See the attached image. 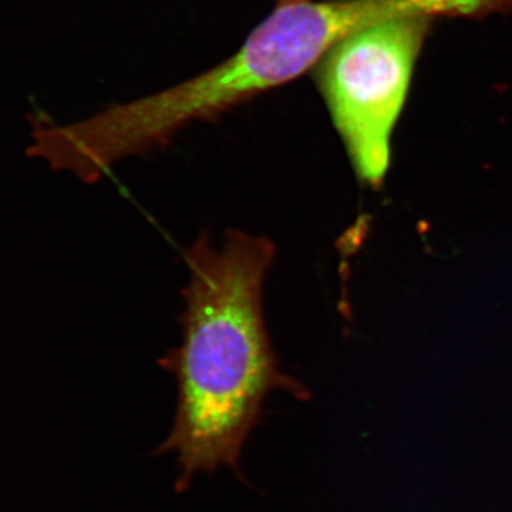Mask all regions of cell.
Segmentation results:
<instances>
[{"instance_id": "6da1fadb", "label": "cell", "mask_w": 512, "mask_h": 512, "mask_svg": "<svg viewBox=\"0 0 512 512\" xmlns=\"http://www.w3.org/2000/svg\"><path fill=\"white\" fill-rule=\"evenodd\" d=\"M275 255L271 239L239 229L218 245L204 232L185 249L181 342L160 362L177 380V412L156 451L177 457L178 491L224 467L244 480L242 450L269 394L308 397L282 370L266 328L265 279Z\"/></svg>"}, {"instance_id": "7a4b0ae2", "label": "cell", "mask_w": 512, "mask_h": 512, "mask_svg": "<svg viewBox=\"0 0 512 512\" xmlns=\"http://www.w3.org/2000/svg\"><path fill=\"white\" fill-rule=\"evenodd\" d=\"M352 32L346 0L276 5L235 55L194 79L77 123H35L29 154L52 170L97 183L120 161L170 146L192 123L220 119L315 69Z\"/></svg>"}, {"instance_id": "3957f363", "label": "cell", "mask_w": 512, "mask_h": 512, "mask_svg": "<svg viewBox=\"0 0 512 512\" xmlns=\"http://www.w3.org/2000/svg\"><path fill=\"white\" fill-rule=\"evenodd\" d=\"M431 18H404L343 37L315 67L320 94L357 177L377 187Z\"/></svg>"}, {"instance_id": "277c9868", "label": "cell", "mask_w": 512, "mask_h": 512, "mask_svg": "<svg viewBox=\"0 0 512 512\" xmlns=\"http://www.w3.org/2000/svg\"><path fill=\"white\" fill-rule=\"evenodd\" d=\"M306 2V0H276V5H292V3Z\"/></svg>"}]
</instances>
